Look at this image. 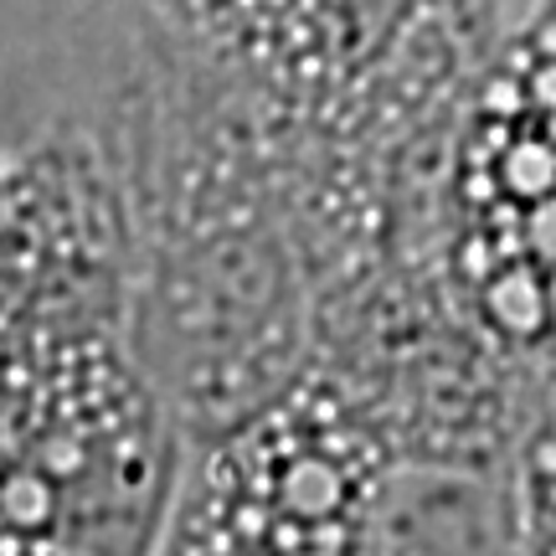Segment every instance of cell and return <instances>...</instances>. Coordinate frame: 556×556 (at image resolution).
<instances>
[{
  "label": "cell",
  "mask_w": 556,
  "mask_h": 556,
  "mask_svg": "<svg viewBox=\"0 0 556 556\" xmlns=\"http://www.w3.org/2000/svg\"><path fill=\"white\" fill-rule=\"evenodd\" d=\"M139 41L119 340L180 443H201L289 392L315 361L294 139L170 62L144 31Z\"/></svg>",
  "instance_id": "obj_1"
},
{
  "label": "cell",
  "mask_w": 556,
  "mask_h": 556,
  "mask_svg": "<svg viewBox=\"0 0 556 556\" xmlns=\"http://www.w3.org/2000/svg\"><path fill=\"white\" fill-rule=\"evenodd\" d=\"M144 41L124 0H41L0 58V356L119 336Z\"/></svg>",
  "instance_id": "obj_2"
},
{
  "label": "cell",
  "mask_w": 556,
  "mask_h": 556,
  "mask_svg": "<svg viewBox=\"0 0 556 556\" xmlns=\"http://www.w3.org/2000/svg\"><path fill=\"white\" fill-rule=\"evenodd\" d=\"M170 62L289 135L433 160L520 16L552 0H124Z\"/></svg>",
  "instance_id": "obj_3"
},
{
  "label": "cell",
  "mask_w": 556,
  "mask_h": 556,
  "mask_svg": "<svg viewBox=\"0 0 556 556\" xmlns=\"http://www.w3.org/2000/svg\"><path fill=\"white\" fill-rule=\"evenodd\" d=\"M180 454L119 336L0 356V556H155Z\"/></svg>",
  "instance_id": "obj_4"
},
{
  "label": "cell",
  "mask_w": 556,
  "mask_h": 556,
  "mask_svg": "<svg viewBox=\"0 0 556 556\" xmlns=\"http://www.w3.org/2000/svg\"><path fill=\"white\" fill-rule=\"evenodd\" d=\"M422 258L500 356L552 377V5L510 26L458 109Z\"/></svg>",
  "instance_id": "obj_5"
},
{
  "label": "cell",
  "mask_w": 556,
  "mask_h": 556,
  "mask_svg": "<svg viewBox=\"0 0 556 556\" xmlns=\"http://www.w3.org/2000/svg\"><path fill=\"white\" fill-rule=\"evenodd\" d=\"M397 454L330 371L186 443L155 556H377Z\"/></svg>",
  "instance_id": "obj_6"
},
{
  "label": "cell",
  "mask_w": 556,
  "mask_h": 556,
  "mask_svg": "<svg viewBox=\"0 0 556 556\" xmlns=\"http://www.w3.org/2000/svg\"><path fill=\"white\" fill-rule=\"evenodd\" d=\"M552 417L490 475L397 469L377 556H552Z\"/></svg>",
  "instance_id": "obj_7"
},
{
  "label": "cell",
  "mask_w": 556,
  "mask_h": 556,
  "mask_svg": "<svg viewBox=\"0 0 556 556\" xmlns=\"http://www.w3.org/2000/svg\"><path fill=\"white\" fill-rule=\"evenodd\" d=\"M41 0H0V58H5V47L21 37V26L31 21V11H37Z\"/></svg>",
  "instance_id": "obj_8"
}]
</instances>
